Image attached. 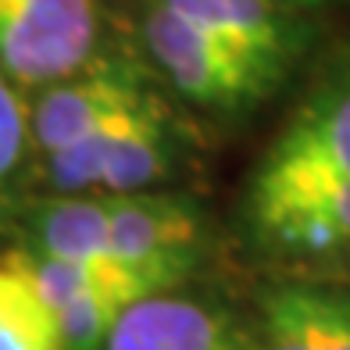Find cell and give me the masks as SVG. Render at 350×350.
Segmentation results:
<instances>
[{
    "label": "cell",
    "mask_w": 350,
    "mask_h": 350,
    "mask_svg": "<svg viewBox=\"0 0 350 350\" xmlns=\"http://www.w3.org/2000/svg\"><path fill=\"white\" fill-rule=\"evenodd\" d=\"M350 179V90L322 93L300 107L265 150L250 179L247 215L258 232L329 186Z\"/></svg>",
    "instance_id": "obj_1"
},
{
    "label": "cell",
    "mask_w": 350,
    "mask_h": 350,
    "mask_svg": "<svg viewBox=\"0 0 350 350\" xmlns=\"http://www.w3.org/2000/svg\"><path fill=\"white\" fill-rule=\"evenodd\" d=\"M111 254L147 282L150 293H175L197 272L208 247L204 215L175 193H104Z\"/></svg>",
    "instance_id": "obj_2"
},
{
    "label": "cell",
    "mask_w": 350,
    "mask_h": 350,
    "mask_svg": "<svg viewBox=\"0 0 350 350\" xmlns=\"http://www.w3.org/2000/svg\"><path fill=\"white\" fill-rule=\"evenodd\" d=\"M97 43L93 0H0V75L54 86L86 68Z\"/></svg>",
    "instance_id": "obj_3"
},
{
    "label": "cell",
    "mask_w": 350,
    "mask_h": 350,
    "mask_svg": "<svg viewBox=\"0 0 350 350\" xmlns=\"http://www.w3.org/2000/svg\"><path fill=\"white\" fill-rule=\"evenodd\" d=\"M143 40H147V51L161 65V72L168 75V83L183 97L204 107L240 111L265 97V90H272L275 83V79L254 68L250 61H243L232 46L200 33L197 25L172 14L165 4L147 11Z\"/></svg>",
    "instance_id": "obj_4"
},
{
    "label": "cell",
    "mask_w": 350,
    "mask_h": 350,
    "mask_svg": "<svg viewBox=\"0 0 350 350\" xmlns=\"http://www.w3.org/2000/svg\"><path fill=\"white\" fill-rule=\"evenodd\" d=\"M22 236L29 250L51 254L61 261H75L107 279L125 297L143 300L154 297L136 272H129L107 243V200L104 197H46L18 211Z\"/></svg>",
    "instance_id": "obj_5"
},
{
    "label": "cell",
    "mask_w": 350,
    "mask_h": 350,
    "mask_svg": "<svg viewBox=\"0 0 350 350\" xmlns=\"http://www.w3.org/2000/svg\"><path fill=\"white\" fill-rule=\"evenodd\" d=\"M150 90L143 79L125 68V65H100L75 75L61 79V83L46 86V93L29 111V136L40 154H54L68 147L72 139L93 133L97 125L118 118L122 111L136 107L147 100Z\"/></svg>",
    "instance_id": "obj_6"
},
{
    "label": "cell",
    "mask_w": 350,
    "mask_h": 350,
    "mask_svg": "<svg viewBox=\"0 0 350 350\" xmlns=\"http://www.w3.org/2000/svg\"><path fill=\"white\" fill-rule=\"evenodd\" d=\"M107 350H254V340L250 325H240L215 304L154 293L118 314Z\"/></svg>",
    "instance_id": "obj_7"
},
{
    "label": "cell",
    "mask_w": 350,
    "mask_h": 350,
    "mask_svg": "<svg viewBox=\"0 0 350 350\" xmlns=\"http://www.w3.org/2000/svg\"><path fill=\"white\" fill-rule=\"evenodd\" d=\"M254 350H350V297L311 282L272 286L250 325Z\"/></svg>",
    "instance_id": "obj_8"
},
{
    "label": "cell",
    "mask_w": 350,
    "mask_h": 350,
    "mask_svg": "<svg viewBox=\"0 0 350 350\" xmlns=\"http://www.w3.org/2000/svg\"><path fill=\"white\" fill-rule=\"evenodd\" d=\"M179 157V136L168 107L150 93L111 118L100 133V193H143L161 183Z\"/></svg>",
    "instance_id": "obj_9"
},
{
    "label": "cell",
    "mask_w": 350,
    "mask_h": 350,
    "mask_svg": "<svg viewBox=\"0 0 350 350\" xmlns=\"http://www.w3.org/2000/svg\"><path fill=\"white\" fill-rule=\"evenodd\" d=\"M161 4L197 25L200 33L232 46L268 79H279L290 43L272 0H161Z\"/></svg>",
    "instance_id": "obj_10"
},
{
    "label": "cell",
    "mask_w": 350,
    "mask_h": 350,
    "mask_svg": "<svg viewBox=\"0 0 350 350\" xmlns=\"http://www.w3.org/2000/svg\"><path fill=\"white\" fill-rule=\"evenodd\" d=\"M254 236L268 254H286V258H318L350 247V179L297 204L293 211L279 215Z\"/></svg>",
    "instance_id": "obj_11"
},
{
    "label": "cell",
    "mask_w": 350,
    "mask_h": 350,
    "mask_svg": "<svg viewBox=\"0 0 350 350\" xmlns=\"http://www.w3.org/2000/svg\"><path fill=\"white\" fill-rule=\"evenodd\" d=\"M0 350H61L54 311L4 261H0Z\"/></svg>",
    "instance_id": "obj_12"
},
{
    "label": "cell",
    "mask_w": 350,
    "mask_h": 350,
    "mask_svg": "<svg viewBox=\"0 0 350 350\" xmlns=\"http://www.w3.org/2000/svg\"><path fill=\"white\" fill-rule=\"evenodd\" d=\"M125 308L129 304L107 286H86L75 297L61 300L54 308L61 350H107L111 329Z\"/></svg>",
    "instance_id": "obj_13"
},
{
    "label": "cell",
    "mask_w": 350,
    "mask_h": 350,
    "mask_svg": "<svg viewBox=\"0 0 350 350\" xmlns=\"http://www.w3.org/2000/svg\"><path fill=\"white\" fill-rule=\"evenodd\" d=\"M29 107L14 93L11 79L0 75V226L18 218V186L29 165Z\"/></svg>",
    "instance_id": "obj_14"
}]
</instances>
